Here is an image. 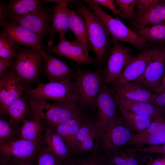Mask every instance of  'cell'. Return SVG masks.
Here are the masks:
<instances>
[{
	"label": "cell",
	"instance_id": "1",
	"mask_svg": "<svg viewBox=\"0 0 165 165\" xmlns=\"http://www.w3.org/2000/svg\"><path fill=\"white\" fill-rule=\"evenodd\" d=\"M76 10L82 16L86 24L88 38L96 57V63H102L109 54L112 43L111 36L101 19L80 0L73 2Z\"/></svg>",
	"mask_w": 165,
	"mask_h": 165
},
{
	"label": "cell",
	"instance_id": "2",
	"mask_svg": "<svg viewBox=\"0 0 165 165\" xmlns=\"http://www.w3.org/2000/svg\"><path fill=\"white\" fill-rule=\"evenodd\" d=\"M75 67L76 75L71 82L74 99L80 108H93L104 82V70L82 69L76 65Z\"/></svg>",
	"mask_w": 165,
	"mask_h": 165
},
{
	"label": "cell",
	"instance_id": "3",
	"mask_svg": "<svg viewBox=\"0 0 165 165\" xmlns=\"http://www.w3.org/2000/svg\"><path fill=\"white\" fill-rule=\"evenodd\" d=\"M32 109L44 121L46 125L52 126L72 119L86 118L74 100L54 102L31 98Z\"/></svg>",
	"mask_w": 165,
	"mask_h": 165
},
{
	"label": "cell",
	"instance_id": "4",
	"mask_svg": "<svg viewBox=\"0 0 165 165\" xmlns=\"http://www.w3.org/2000/svg\"><path fill=\"white\" fill-rule=\"evenodd\" d=\"M88 7L102 20L112 36V41L126 42L142 51L156 46L152 45L137 35L119 19L114 18L107 13L101 6L93 0H83Z\"/></svg>",
	"mask_w": 165,
	"mask_h": 165
},
{
	"label": "cell",
	"instance_id": "5",
	"mask_svg": "<svg viewBox=\"0 0 165 165\" xmlns=\"http://www.w3.org/2000/svg\"><path fill=\"white\" fill-rule=\"evenodd\" d=\"M43 51L33 48L21 49L11 67L13 72L24 88L40 78L42 71Z\"/></svg>",
	"mask_w": 165,
	"mask_h": 165
},
{
	"label": "cell",
	"instance_id": "6",
	"mask_svg": "<svg viewBox=\"0 0 165 165\" xmlns=\"http://www.w3.org/2000/svg\"><path fill=\"white\" fill-rule=\"evenodd\" d=\"M53 8L44 7L35 11L20 16H9L6 20L14 23L42 39L48 33Z\"/></svg>",
	"mask_w": 165,
	"mask_h": 165
},
{
	"label": "cell",
	"instance_id": "7",
	"mask_svg": "<svg viewBox=\"0 0 165 165\" xmlns=\"http://www.w3.org/2000/svg\"><path fill=\"white\" fill-rule=\"evenodd\" d=\"M160 47H162L148 48L133 56L118 78L113 83L112 90L118 89L126 84L134 82L139 78L143 73L150 61Z\"/></svg>",
	"mask_w": 165,
	"mask_h": 165
},
{
	"label": "cell",
	"instance_id": "8",
	"mask_svg": "<svg viewBox=\"0 0 165 165\" xmlns=\"http://www.w3.org/2000/svg\"><path fill=\"white\" fill-rule=\"evenodd\" d=\"M42 142L16 139L0 145V155L11 162L22 160L32 163L36 159Z\"/></svg>",
	"mask_w": 165,
	"mask_h": 165
},
{
	"label": "cell",
	"instance_id": "9",
	"mask_svg": "<svg viewBox=\"0 0 165 165\" xmlns=\"http://www.w3.org/2000/svg\"><path fill=\"white\" fill-rule=\"evenodd\" d=\"M60 40L55 45L47 44L43 47L42 51L68 59L78 64L88 65L96 63L95 58L91 57L89 52L75 40L70 41L65 35L60 36Z\"/></svg>",
	"mask_w": 165,
	"mask_h": 165
},
{
	"label": "cell",
	"instance_id": "10",
	"mask_svg": "<svg viewBox=\"0 0 165 165\" xmlns=\"http://www.w3.org/2000/svg\"><path fill=\"white\" fill-rule=\"evenodd\" d=\"M24 94L31 98L54 102L75 101L71 82L49 81L40 83L35 88L25 89Z\"/></svg>",
	"mask_w": 165,
	"mask_h": 165
},
{
	"label": "cell",
	"instance_id": "11",
	"mask_svg": "<svg viewBox=\"0 0 165 165\" xmlns=\"http://www.w3.org/2000/svg\"><path fill=\"white\" fill-rule=\"evenodd\" d=\"M106 84L103 82L95 103L98 112L96 125L98 138L104 135L109 124L114 119L117 105L112 91Z\"/></svg>",
	"mask_w": 165,
	"mask_h": 165
},
{
	"label": "cell",
	"instance_id": "12",
	"mask_svg": "<svg viewBox=\"0 0 165 165\" xmlns=\"http://www.w3.org/2000/svg\"><path fill=\"white\" fill-rule=\"evenodd\" d=\"M104 70V82L106 84L113 83L119 77L126 64L132 57L130 49L118 41H112Z\"/></svg>",
	"mask_w": 165,
	"mask_h": 165
},
{
	"label": "cell",
	"instance_id": "13",
	"mask_svg": "<svg viewBox=\"0 0 165 165\" xmlns=\"http://www.w3.org/2000/svg\"><path fill=\"white\" fill-rule=\"evenodd\" d=\"M165 48L160 47L151 60L142 75L135 81L154 93L164 75Z\"/></svg>",
	"mask_w": 165,
	"mask_h": 165
},
{
	"label": "cell",
	"instance_id": "14",
	"mask_svg": "<svg viewBox=\"0 0 165 165\" xmlns=\"http://www.w3.org/2000/svg\"><path fill=\"white\" fill-rule=\"evenodd\" d=\"M42 71L50 82H70L75 77L76 70L59 58L43 51Z\"/></svg>",
	"mask_w": 165,
	"mask_h": 165
},
{
	"label": "cell",
	"instance_id": "15",
	"mask_svg": "<svg viewBox=\"0 0 165 165\" xmlns=\"http://www.w3.org/2000/svg\"><path fill=\"white\" fill-rule=\"evenodd\" d=\"M1 27V33L17 45L42 51V39L39 36L9 21H6Z\"/></svg>",
	"mask_w": 165,
	"mask_h": 165
},
{
	"label": "cell",
	"instance_id": "16",
	"mask_svg": "<svg viewBox=\"0 0 165 165\" xmlns=\"http://www.w3.org/2000/svg\"><path fill=\"white\" fill-rule=\"evenodd\" d=\"M68 0H45L46 2H55L52 14L48 34L51 39L48 44H53L55 35L58 33L60 36L65 35L66 33L71 31L69 23L68 5L73 1Z\"/></svg>",
	"mask_w": 165,
	"mask_h": 165
},
{
	"label": "cell",
	"instance_id": "17",
	"mask_svg": "<svg viewBox=\"0 0 165 165\" xmlns=\"http://www.w3.org/2000/svg\"><path fill=\"white\" fill-rule=\"evenodd\" d=\"M25 89L11 70L6 75L5 83L0 92V116L7 115L9 107L24 94Z\"/></svg>",
	"mask_w": 165,
	"mask_h": 165
},
{
	"label": "cell",
	"instance_id": "18",
	"mask_svg": "<svg viewBox=\"0 0 165 165\" xmlns=\"http://www.w3.org/2000/svg\"><path fill=\"white\" fill-rule=\"evenodd\" d=\"M96 124L87 118L82 122L76 140V145L78 154L93 152L95 147V141L98 138Z\"/></svg>",
	"mask_w": 165,
	"mask_h": 165
},
{
	"label": "cell",
	"instance_id": "19",
	"mask_svg": "<svg viewBox=\"0 0 165 165\" xmlns=\"http://www.w3.org/2000/svg\"><path fill=\"white\" fill-rule=\"evenodd\" d=\"M46 125L42 119L30 110L20 127L17 137L19 139L33 141H41Z\"/></svg>",
	"mask_w": 165,
	"mask_h": 165
},
{
	"label": "cell",
	"instance_id": "20",
	"mask_svg": "<svg viewBox=\"0 0 165 165\" xmlns=\"http://www.w3.org/2000/svg\"><path fill=\"white\" fill-rule=\"evenodd\" d=\"M42 142L60 162L69 160L74 156L62 138L48 125H46Z\"/></svg>",
	"mask_w": 165,
	"mask_h": 165
},
{
	"label": "cell",
	"instance_id": "21",
	"mask_svg": "<svg viewBox=\"0 0 165 165\" xmlns=\"http://www.w3.org/2000/svg\"><path fill=\"white\" fill-rule=\"evenodd\" d=\"M111 90L115 96L152 105L156 96L153 93L135 82L128 83L118 89Z\"/></svg>",
	"mask_w": 165,
	"mask_h": 165
},
{
	"label": "cell",
	"instance_id": "22",
	"mask_svg": "<svg viewBox=\"0 0 165 165\" xmlns=\"http://www.w3.org/2000/svg\"><path fill=\"white\" fill-rule=\"evenodd\" d=\"M86 118L72 119L57 125L50 126L62 138L74 155L78 154L76 145V136L82 121Z\"/></svg>",
	"mask_w": 165,
	"mask_h": 165
},
{
	"label": "cell",
	"instance_id": "23",
	"mask_svg": "<svg viewBox=\"0 0 165 165\" xmlns=\"http://www.w3.org/2000/svg\"><path fill=\"white\" fill-rule=\"evenodd\" d=\"M130 22L134 29L165 23V0H160L156 5L143 14L135 15Z\"/></svg>",
	"mask_w": 165,
	"mask_h": 165
},
{
	"label": "cell",
	"instance_id": "24",
	"mask_svg": "<svg viewBox=\"0 0 165 165\" xmlns=\"http://www.w3.org/2000/svg\"><path fill=\"white\" fill-rule=\"evenodd\" d=\"M69 23L75 40L89 52L92 48L88 38L85 21L82 15L76 10L68 7Z\"/></svg>",
	"mask_w": 165,
	"mask_h": 165
},
{
	"label": "cell",
	"instance_id": "25",
	"mask_svg": "<svg viewBox=\"0 0 165 165\" xmlns=\"http://www.w3.org/2000/svg\"><path fill=\"white\" fill-rule=\"evenodd\" d=\"M31 109L29 97L25 94L19 96L8 108L7 114L12 125L19 127L28 115Z\"/></svg>",
	"mask_w": 165,
	"mask_h": 165
},
{
	"label": "cell",
	"instance_id": "26",
	"mask_svg": "<svg viewBox=\"0 0 165 165\" xmlns=\"http://www.w3.org/2000/svg\"><path fill=\"white\" fill-rule=\"evenodd\" d=\"M114 96L117 105L128 111L139 115L153 117L161 116L159 108L151 104Z\"/></svg>",
	"mask_w": 165,
	"mask_h": 165
},
{
	"label": "cell",
	"instance_id": "27",
	"mask_svg": "<svg viewBox=\"0 0 165 165\" xmlns=\"http://www.w3.org/2000/svg\"><path fill=\"white\" fill-rule=\"evenodd\" d=\"M133 31L149 44L163 47L165 44V22L134 29Z\"/></svg>",
	"mask_w": 165,
	"mask_h": 165
},
{
	"label": "cell",
	"instance_id": "28",
	"mask_svg": "<svg viewBox=\"0 0 165 165\" xmlns=\"http://www.w3.org/2000/svg\"><path fill=\"white\" fill-rule=\"evenodd\" d=\"M45 0H11L5 6L6 17L20 16L36 11L43 7Z\"/></svg>",
	"mask_w": 165,
	"mask_h": 165
},
{
	"label": "cell",
	"instance_id": "29",
	"mask_svg": "<svg viewBox=\"0 0 165 165\" xmlns=\"http://www.w3.org/2000/svg\"><path fill=\"white\" fill-rule=\"evenodd\" d=\"M113 120L105 132L104 143L107 148L113 145H122L129 141L131 137L130 133L128 129L122 125L114 126Z\"/></svg>",
	"mask_w": 165,
	"mask_h": 165
},
{
	"label": "cell",
	"instance_id": "30",
	"mask_svg": "<svg viewBox=\"0 0 165 165\" xmlns=\"http://www.w3.org/2000/svg\"><path fill=\"white\" fill-rule=\"evenodd\" d=\"M120 112L126 120L138 130L148 128L153 117L148 116H142L128 111L119 107Z\"/></svg>",
	"mask_w": 165,
	"mask_h": 165
},
{
	"label": "cell",
	"instance_id": "31",
	"mask_svg": "<svg viewBox=\"0 0 165 165\" xmlns=\"http://www.w3.org/2000/svg\"><path fill=\"white\" fill-rule=\"evenodd\" d=\"M20 48L5 35L0 34V57L12 61L16 58Z\"/></svg>",
	"mask_w": 165,
	"mask_h": 165
},
{
	"label": "cell",
	"instance_id": "32",
	"mask_svg": "<svg viewBox=\"0 0 165 165\" xmlns=\"http://www.w3.org/2000/svg\"><path fill=\"white\" fill-rule=\"evenodd\" d=\"M19 127L11 125L0 116V145L16 139Z\"/></svg>",
	"mask_w": 165,
	"mask_h": 165
},
{
	"label": "cell",
	"instance_id": "33",
	"mask_svg": "<svg viewBox=\"0 0 165 165\" xmlns=\"http://www.w3.org/2000/svg\"><path fill=\"white\" fill-rule=\"evenodd\" d=\"M36 159L37 165H59L60 163L43 142L42 140Z\"/></svg>",
	"mask_w": 165,
	"mask_h": 165
},
{
	"label": "cell",
	"instance_id": "34",
	"mask_svg": "<svg viewBox=\"0 0 165 165\" xmlns=\"http://www.w3.org/2000/svg\"><path fill=\"white\" fill-rule=\"evenodd\" d=\"M114 1L118 6L120 18L130 22L135 14L136 0H115Z\"/></svg>",
	"mask_w": 165,
	"mask_h": 165
},
{
	"label": "cell",
	"instance_id": "35",
	"mask_svg": "<svg viewBox=\"0 0 165 165\" xmlns=\"http://www.w3.org/2000/svg\"><path fill=\"white\" fill-rule=\"evenodd\" d=\"M87 155L70 159L75 165H104L101 158H100L92 152Z\"/></svg>",
	"mask_w": 165,
	"mask_h": 165
},
{
	"label": "cell",
	"instance_id": "36",
	"mask_svg": "<svg viewBox=\"0 0 165 165\" xmlns=\"http://www.w3.org/2000/svg\"><path fill=\"white\" fill-rule=\"evenodd\" d=\"M155 119L147 128L145 134L156 136L165 135V125L161 116L156 117Z\"/></svg>",
	"mask_w": 165,
	"mask_h": 165
},
{
	"label": "cell",
	"instance_id": "37",
	"mask_svg": "<svg viewBox=\"0 0 165 165\" xmlns=\"http://www.w3.org/2000/svg\"><path fill=\"white\" fill-rule=\"evenodd\" d=\"M159 1L160 0H136L135 15H140L146 13Z\"/></svg>",
	"mask_w": 165,
	"mask_h": 165
},
{
	"label": "cell",
	"instance_id": "38",
	"mask_svg": "<svg viewBox=\"0 0 165 165\" xmlns=\"http://www.w3.org/2000/svg\"><path fill=\"white\" fill-rule=\"evenodd\" d=\"M103 160L105 165H138V161L134 158L126 159L116 156Z\"/></svg>",
	"mask_w": 165,
	"mask_h": 165
},
{
	"label": "cell",
	"instance_id": "39",
	"mask_svg": "<svg viewBox=\"0 0 165 165\" xmlns=\"http://www.w3.org/2000/svg\"><path fill=\"white\" fill-rule=\"evenodd\" d=\"M140 141L141 142L153 145L164 144L165 135L156 136L144 133L141 135Z\"/></svg>",
	"mask_w": 165,
	"mask_h": 165
},
{
	"label": "cell",
	"instance_id": "40",
	"mask_svg": "<svg viewBox=\"0 0 165 165\" xmlns=\"http://www.w3.org/2000/svg\"><path fill=\"white\" fill-rule=\"evenodd\" d=\"M95 2L101 6L105 7L110 11L116 16V18L119 19V11L116 7L114 0H93Z\"/></svg>",
	"mask_w": 165,
	"mask_h": 165
},
{
	"label": "cell",
	"instance_id": "41",
	"mask_svg": "<svg viewBox=\"0 0 165 165\" xmlns=\"http://www.w3.org/2000/svg\"><path fill=\"white\" fill-rule=\"evenodd\" d=\"M153 105L158 108L165 106V91L156 94Z\"/></svg>",
	"mask_w": 165,
	"mask_h": 165
},
{
	"label": "cell",
	"instance_id": "42",
	"mask_svg": "<svg viewBox=\"0 0 165 165\" xmlns=\"http://www.w3.org/2000/svg\"><path fill=\"white\" fill-rule=\"evenodd\" d=\"M13 63L11 61L5 59L0 57V74L7 68L12 67Z\"/></svg>",
	"mask_w": 165,
	"mask_h": 165
},
{
	"label": "cell",
	"instance_id": "43",
	"mask_svg": "<svg viewBox=\"0 0 165 165\" xmlns=\"http://www.w3.org/2000/svg\"><path fill=\"white\" fill-rule=\"evenodd\" d=\"M5 6L0 1V26H1L6 21Z\"/></svg>",
	"mask_w": 165,
	"mask_h": 165
},
{
	"label": "cell",
	"instance_id": "44",
	"mask_svg": "<svg viewBox=\"0 0 165 165\" xmlns=\"http://www.w3.org/2000/svg\"><path fill=\"white\" fill-rule=\"evenodd\" d=\"M165 75L162 78L161 81L158 88L154 93L157 94L165 91Z\"/></svg>",
	"mask_w": 165,
	"mask_h": 165
},
{
	"label": "cell",
	"instance_id": "45",
	"mask_svg": "<svg viewBox=\"0 0 165 165\" xmlns=\"http://www.w3.org/2000/svg\"><path fill=\"white\" fill-rule=\"evenodd\" d=\"M6 75L2 73L0 74V92L5 83Z\"/></svg>",
	"mask_w": 165,
	"mask_h": 165
},
{
	"label": "cell",
	"instance_id": "46",
	"mask_svg": "<svg viewBox=\"0 0 165 165\" xmlns=\"http://www.w3.org/2000/svg\"><path fill=\"white\" fill-rule=\"evenodd\" d=\"M15 165H34L32 163L22 160H16L12 162Z\"/></svg>",
	"mask_w": 165,
	"mask_h": 165
},
{
	"label": "cell",
	"instance_id": "47",
	"mask_svg": "<svg viewBox=\"0 0 165 165\" xmlns=\"http://www.w3.org/2000/svg\"><path fill=\"white\" fill-rule=\"evenodd\" d=\"M149 165H165L164 160H156Z\"/></svg>",
	"mask_w": 165,
	"mask_h": 165
},
{
	"label": "cell",
	"instance_id": "48",
	"mask_svg": "<svg viewBox=\"0 0 165 165\" xmlns=\"http://www.w3.org/2000/svg\"><path fill=\"white\" fill-rule=\"evenodd\" d=\"M59 165H75V164L72 161L71 159H69L60 162Z\"/></svg>",
	"mask_w": 165,
	"mask_h": 165
},
{
	"label": "cell",
	"instance_id": "49",
	"mask_svg": "<svg viewBox=\"0 0 165 165\" xmlns=\"http://www.w3.org/2000/svg\"><path fill=\"white\" fill-rule=\"evenodd\" d=\"M5 161V160L0 155V165H4Z\"/></svg>",
	"mask_w": 165,
	"mask_h": 165
}]
</instances>
